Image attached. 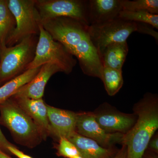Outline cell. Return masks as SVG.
I'll return each instance as SVG.
<instances>
[{"mask_svg":"<svg viewBox=\"0 0 158 158\" xmlns=\"http://www.w3.org/2000/svg\"><path fill=\"white\" fill-rule=\"evenodd\" d=\"M97 122L105 131L110 134L127 133L135 123L136 114L118 111L108 103H104L93 111Z\"/></svg>","mask_w":158,"mask_h":158,"instance_id":"10","label":"cell"},{"mask_svg":"<svg viewBox=\"0 0 158 158\" xmlns=\"http://www.w3.org/2000/svg\"><path fill=\"white\" fill-rule=\"evenodd\" d=\"M0 122L14 141L24 147L34 148L43 140L39 127L12 98L0 104Z\"/></svg>","mask_w":158,"mask_h":158,"instance_id":"3","label":"cell"},{"mask_svg":"<svg viewBox=\"0 0 158 158\" xmlns=\"http://www.w3.org/2000/svg\"><path fill=\"white\" fill-rule=\"evenodd\" d=\"M58 144L55 145L57 150L56 155L58 156L65 158H72L80 155L77 148L67 138H61L59 139Z\"/></svg>","mask_w":158,"mask_h":158,"instance_id":"22","label":"cell"},{"mask_svg":"<svg viewBox=\"0 0 158 158\" xmlns=\"http://www.w3.org/2000/svg\"><path fill=\"white\" fill-rule=\"evenodd\" d=\"M122 148L118 149L113 158H127V148L126 146L122 144Z\"/></svg>","mask_w":158,"mask_h":158,"instance_id":"27","label":"cell"},{"mask_svg":"<svg viewBox=\"0 0 158 158\" xmlns=\"http://www.w3.org/2000/svg\"><path fill=\"white\" fill-rule=\"evenodd\" d=\"M35 6L41 24L52 19L67 17L89 25L88 0H35Z\"/></svg>","mask_w":158,"mask_h":158,"instance_id":"8","label":"cell"},{"mask_svg":"<svg viewBox=\"0 0 158 158\" xmlns=\"http://www.w3.org/2000/svg\"><path fill=\"white\" fill-rule=\"evenodd\" d=\"M68 139L75 145L80 155L84 158H113L118 150L116 147L104 148L92 139L77 133Z\"/></svg>","mask_w":158,"mask_h":158,"instance_id":"15","label":"cell"},{"mask_svg":"<svg viewBox=\"0 0 158 158\" xmlns=\"http://www.w3.org/2000/svg\"><path fill=\"white\" fill-rule=\"evenodd\" d=\"M39 36L31 35L0 52V87L22 74L34 60Z\"/></svg>","mask_w":158,"mask_h":158,"instance_id":"4","label":"cell"},{"mask_svg":"<svg viewBox=\"0 0 158 158\" xmlns=\"http://www.w3.org/2000/svg\"><path fill=\"white\" fill-rule=\"evenodd\" d=\"M9 154H12L16 156L18 158H33L27 155H26L23 152L21 151L14 145L9 146L8 148Z\"/></svg>","mask_w":158,"mask_h":158,"instance_id":"26","label":"cell"},{"mask_svg":"<svg viewBox=\"0 0 158 158\" xmlns=\"http://www.w3.org/2000/svg\"><path fill=\"white\" fill-rule=\"evenodd\" d=\"M41 25L54 39L62 44L76 58L83 73L88 76L101 78L103 65L90 39L89 25L67 17L52 19Z\"/></svg>","mask_w":158,"mask_h":158,"instance_id":"1","label":"cell"},{"mask_svg":"<svg viewBox=\"0 0 158 158\" xmlns=\"http://www.w3.org/2000/svg\"><path fill=\"white\" fill-rule=\"evenodd\" d=\"M118 18L127 21L148 24L158 30V15L151 14L146 11H122Z\"/></svg>","mask_w":158,"mask_h":158,"instance_id":"20","label":"cell"},{"mask_svg":"<svg viewBox=\"0 0 158 158\" xmlns=\"http://www.w3.org/2000/svg\"><path fill=\"white\" fill-rule=\"evenodd\" d=\"M62 72L60 69L53 63L42 65L34 78L18 90L13 96L34 99L43 98L46 86L51 77L57 73Z\"/></svg>","mask_w":158,"mask_h":158,"instance_id":"13","label":"cell"},{"mask_svg":"<svg viewBox=\"0 0 158 158\" xmlns=\"http://www.w3.org/2000/svg\"><path fill=\"white\" fill-rule=\"evenodd\" d=\"M13 145L6 139L0 128V149L7 154H9L8 148Z\"/></svg>","mask_w":158,"mask_h":158,"instance_id":"24","label":"cell"},{"mask_svg":"<svg viewBox=\"0 0 158 158\" xmlns=\"http://www.w3.org/2000/svg\"><path fill=\"white\" fill-rule=\"evenodd\" d=\"M147 149L158 154V135L155 134L150 140L147 146Z\"/></svg>","mask_w":158,"mask_h":158,"instance_id":"25","label":"cell"},{"mask_svg":"<svg viewBox=\"0 0 158 158\" xmlns=\"http://www.w3.org/2000/svg\"><path fill=\"white\" fill-rule=\"evenodd\" d=\"M128 52L127 41L116 43L108 45L100 56L103 67L122 70Z\"/></svg>","mask_w":158,"mask_h":158,"instance_id":"16","label":"cell"},{"mask_svg":"<svg viewBox=\"0 0 158 158\" xmlns=\"http://www.w3.org/2000/svg\"><path fill=\"white\" fill-rule=\"evenodd\" d=\"M16 27V22L8 6V0H0V52Z\"/></svg>","mask_w":158,"mask_h":158,"instance_id":"17","label":"cell"},{"mask_svg":"<svg viewBox=\"0 0 158 158\" xmlns=\"http://www.w3.org/2000/svg\"><path fill=\"white\" fill-rule=\"evenodd\" d=\"M0 158H11L10 156L0 149Z\"/></svg>","mask_w":158,"mask_h":158,"instance_id":"29","label":"cell"},{"mask_svg":"<svg viewBox=\"0 0 158 158\" xmlns=\"http://www.w3.org/2000/svg\"><path fill=\"white\" fill-rule=\"evenodd\" d=\"M72 158H84L83 157H82L81 155H79L77 156H76L74 157H73Z\"/></svg>","mask_w":158,"mask_h":158,"instance_id":"30","label":"cell"},{"mask_svg":"<svg viewBox=\"0 0 158 158\" xmlns=\"http://www.w3.org/2000/svg\"><path fill=\"white\" fill-rule=\"evenodd\" d=\"M137 119L133 127L124 135L122 144L127 148V158H142L150 140L158 128V97L145 94L134 105Z\"/></svg>","mask_w":158,"mask_h":158,"instance_id":"2","label":"cell"},{"mask_svg":"<svg viewBox=\"0 0 158 158\" xmlns=\"http://www.w3.org/2000/svg\"><path fill=\"white\" fill-rule=\"evenodd\" d=\"M11 98L39 127L43 140H46L49 136L52 137V129L48 115L47 104L43 98L34 99L24 98Z\"/></svg>","mask_w":158,"mask_h":158,"instance_id":"12","label":"cell"},{"mask_svg":"<svg viewBox=\"0 0 158 158\" xmlns=\"http://www.w3.org/2000/svg\"><path fill=\"white\" fill-rule=\"evenodd\" d=\"M46 63L55 64L62 72L69 74L76 65L77 60L62 44L54 39L40 25L35 56L27 70Z\"/></svg>","mask_w":158,"mask_h":158,"instance_id":"5","label":"cell"},{"mask_svg":"<svg viewBox=\"0 0 158 158\" xmlns=\"http://www.w3.org/2000/svg\"><path fill=\"white\" fill-rule=\"evenodd\" d=\"M138 23L117 18L88 27L90 39L100 57L108 45L127 41L132 33L137 32Z\"/></svg>","mask_w":158,"mask_h":158,"instance_id":"7","label":"cell"},{"mask_svg":"<svg viewBox=\"0 0 158 158\" xmlns=\"http://www.w3.org/2000/svg\"><path fill=\"white\" fill-rule=\"evenodd\" d=\"M41 66L28 69L22 74L0 87V104L10 98L24 85L31 81L39 72Z\"/></svg>","mask_w":158,"mask_h":158,"instance_id":"18","label":"cell"},{"mask_svg":"<svg viewBox=\"0 0 158 158\" xmlns=\"http://www.w3.org/2000/svg\"><path fill=\"white\" fill-rule=\"evenodd\" d=\"M14 15L16 27L6 43L7 47L16 45L26 37L40 34V20L35 8V0H8Z\"/></svg>","mask_w":158,"mask_h":158,"instance_id":"6","label":"cell"},{"mask_svg":"<svg viewBox=\"0 0 158 158\" xmlns=\"http://www.w3.org/2000/svg\"><path fill=\"white\" fill-rule=\"evenodd\" d=\"M122 11V0H89V25L101 23L117 18Z\"/></svg>","mask_w":158,"mask_h":158,"instance_id":"14","label":"cell"},{"mask_svg":"<svg viewBox=\"0 0 158 158\" xmlns=\"http://www.w3.org/2000/svg\"><path fill=\"white\" fill-rule=\"evenodd\" d=\"M158 154L152 152L148 149H146L142 158H158Z\"/></svg>","mask_w":158,"mask_h":158,"instance_id":"28","label":"cell"},{"mask_svg":"<svg viewBox=\"0 0 158 158\" xmlns=\"http://www.w3.org/2000/svg\"><path fill=\"white\" fill-rule=\"evenodd\" d=\"M47 109L52 137L58 141L61 138L68 139L76 133L77 113L48 105Z\"/></svg>","mask_w":158,"mask_h":158,"instance_id":"11","label":"cell"},{"mask_svg":"<svg viewBox=\"0 0 158 158\" xmlns=\"http://www.w3.org/2000/svg\"><path fill=\"white\" fill-rule=\"evenodd\" d=\"M76 133L92 139L106 148L122 144L124 136L119 133L110 134L105 131L97 122L92 112L77 113Z\"/></svg>","mask_w":158,"mask_h":158,"instance_id":"9","label":"cell"},{"mask_svg":"<svg viewBox=\"0 0 158 158\" xmlns=\"http://www.w3.org/2000/svg\"><path fill=\"white\" fill-rule=\"evenodd\" d=\"M138 23L137 32L141 34H147L152 36L158 41V33L154 30V28L148 24L137 23Z\"/></svg>","mask_w":158,"mask_h":158,"instance_id":"23","label":"cell"},{"mask_svg":"<svg viewBox=\"0 0 158 158\" xmlns=\"http://www.w3.org/2000/svg\"><path fill=\"white\" fill-rule=\"evenodd\" d=\"M101 80L103 83L105 89L108 95H116L122 88L123 79L122 70L103 67Z\"/></svg>","mask_w":158,"mask_h":158,"instance_id":"19","label":"cell"},{"mask_svg":"<svg viewBox=\"0 0 158 158\" xmlns=\"http://www.w3.org/2000/svg\"><path fill=\"white\" fill-rule=\"evenodd\" d=\"M122 5L123 11H146L158 15V0H122Z\"/></svg>","mask_w":158,"mask_h":158,"instance_id":"21","label":"cell"}]
</instances>
